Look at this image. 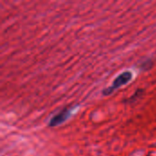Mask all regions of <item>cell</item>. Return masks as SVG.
Listing matches in <instances>:
<instances>
[{"mask_svg":"<svg viewBox=\"0 0 156 156\" xmlns=\"http://www.w3.org/2000/svg\"><path fill=\"white\" fill-rule=\"evenodd\" d=\"M133 79V73L131 71H124L122 73H121L112 82V86L105 88L102 90V94L104 96H109L111 95L114 90H116L117 89L121 88L122 86L126 85L127 83H129L131 81V80Z\"/></svg>","mask_w":156,"mask_h":156,"instance_id":"obj_1","label":"cell"},{"mask_svg":"<svg viewBox=\"0 0 156 156\" xmlns=\"http://www.w3.org/2000/svg\"><path fill=\"white\" fill-rule=\"evenodd\" d=\"M73 110H74V107H71V108H64L63 110H61L59 112H58L57 114H55L49 120L48 125L50 127H56V126H58V125L62 124L63 122H65L70 117Z\"/></svg>","mask_w":156,"mask_h":156,"instance_id":"obj_2","label":"cell"},{"mask_svg":"<svg viewBox=\"0 0 156 156\" xmlns=\"http://www.w3.org/2000/svg\"><path fill=\"white\" fill-rule=\"evenodd\" d=\"M154 59H152V58H145L144 60H143L142 62L139 63L138 68L141 70H143V71H148V70H150L154 67Z\"/></svg>","mask_w":156,"mask_h":156,"instance_id":"obj_3","label":"cell"},{"mask_svg":"<svg viewBox=\"0 0 156 156\" xmlns=\"http://www.w3.org/2000/svg\"><path fill=\"white\" fill-rule=\"evenodd\" d=\"M144 90H143V89H138L126 101L128 102V103H133V102H135V101H137L138 100H139V98L140 97H142V95H143V93H144Z\"/></svg>","mask_w":156,"mask_h":156,"instance_id":"obj_4","label":"cell"}]
</instances>
